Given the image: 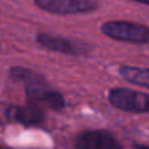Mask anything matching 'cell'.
<instances>
[{
	"mask_svg": "<svg viewBox=\"0 0 149 149\" xmlns=\"http://www.w3.org/2000/svg\"><path fill=\"white\" fill-rule=\"evenodd\" d=\"M103 34L116 41L131 42L137 45L149 44V26L130 21H106L102 24Z\"/></svg>",
	"mask_w": 149,
	"mask_h": 149,
	"instance_id": "obj_1",
	"label": "cell"
},
{
	"mask_svg": "<svg viewBox=\"0 0 149 149\" xmlns=\"http://www.w3.org/2000/svg\"><path fill=\"white\" fill-rule=\"evenodd\" d=\"M108 100L113 107L127 112H149V94H144L131 88L118 87L112 88L108 93Z\"/></svg>",
	"mask_w": 149,
	"mask_h": 149,
	"instance_id": "obj_2",
	"label": "cell"
},
{
	"mask_svg": "<svg viewBox=\"0 0 149 149\" xmlns=\"http://www.w3.org/2000/svg\"><path fill=\"white\" fill-rule=\"evenodd\" d=\"M25 93L28 99L36 106H45L52 110H62L65 107V98L61 93L53 90L45 81L33 82L25 86Z\"/></svg>",
	"mask_w": 149,
	"mask_h": 149,
	"instance_id": "obj_3",
	"label": "cell"
},
{
	"mask_svg": "<svg viewBox=\"0 0 149 149\" xmlns=\"http://www.w3.org/2000/svg\"><path fill=\"white\" fill-rule=\"evenodd\" d=\"M37 7L56 15L87 13L98 8L96 0H34Z\"/></svg>",
	"mask_w": 149,
	"mask_h": 149,
	"instance_id": "obj_4",
	"label": "cell"
},
{
	"mask_svg": "<svg viewBox=\"0 0 149 149\" xmlns=\"http://www.w3.org/2000/svg\"><path fill=\"white\" fill-rule=\"evenodd\" d=\"M37 41L40 45L53 52L63 54H71V56H82L86 54L88 50L87 45L83 42H78L75 40L65 38L59 36H52L48 33H40L37 36Z\"/></svg>",
	"mask_w": 149,
	"mask_h": 149,
	"instance_id": "obj_5",
	"label": "cell"
},
{
	"mask_svg": "<svg viewBox=\"0 0 149 149\" xmlns=\"http://www.w3.org/2000/svg\"><path fill=\"white\" fill-rule=\"evenodd\" d=\"M75 145L78 149H121L116 139L104 130L82 132L77 137Z\"/></svg>",
	"mask_w": 149,
	"mask_h": 149,
	"instance_id": "obj_6",
	"label": "cell"
},
{
	"mask_svg": "<svg viewBox=\"0 0 149 149\" xmlns=\"http://www.w3.org/2000/svg\"><path fill=\"white\" fill-rule=\"evenodd\" d=\"M7 113L11 120L21 123L24 125H37L44 121V112L40 108V106H36V104L26 106V107L13 106L8 108Z\"/></svg>",
	"mask_w": 149,
	"mask_h": 149,
	"instance_id": "obj_7",
	"label": "cell"
},
{
	"mask_svg": "<svg viewBox=\"0 0 149 149\" xmlns=\"http://www.w3.org/2000/svg\"><path fill=\"white\" fill-rule=\"evenodd\" d=\"M119 73L125 81L133 84H139L149 88V69L133 68V66H120Z\"/></svg>",
	"mask_w": 149,
	"mask_h": 149,
	"instance_id": "obj_8",
	"label": "cell"
},
{
	"mask_svg": "<svg viewBox=\"0 0 149 149\" xmlns=\"http://www.w3.org/2000/svg\"><path fill=\"white\" fill-rule=\"evenodd\" d=\"M9 74L13 79L20 82H24L25 84L29 83H33V82H41V81H45L42 78L40 74H36L34 71L28 70V69H24V68H20V66H15V68L9 69Z\"/></svg>",
	"mask_w": 149,
	"mask_h": 149,
	"instance_id": "obj_9",
	"label": "cell"
},
{
	"mask_svg": "<svg viewBox=\"0 0 149 149\" xmlns=\"http://www.w3.org/2000/svg\"><path fill=\"white\" fill-rule=\"evenodd\" d=\"M132 1H136V3H141V4H145V6H149V0H132Z\"/></svg>",
	"mask_w": 149,
	"mask_h": 149,
	"instance_id": "obj_10",
	"label": "cell"
},
{
	"mask_svg": "<svg viewBox=\"0 0 149 149\" xmlns=\"http://www.w3.org/2000/svg\"><path fill=\"white\" fill-rule=\"evenodd\" d=\"M137 149H149V146H146V145H139Z\"/></svg>",
	"mask_w": 149,
	"mask_h": 149,
	"instance_id": "obj_11",
	"label": "cell"
}]
</instances>
